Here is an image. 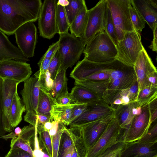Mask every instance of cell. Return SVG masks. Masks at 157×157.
Masks as SVG:
<instances>
[{
  "mask_svg": "<svg viewBox=\"0 0 157 157\" xmlns=\"http://www.w3.org/2000/svg\"><path fill=\"white\" fill-rule=\"evenodd\" d=\"M129 8L131 19L135 29L141 33L145 27L146 22L131 1Z\"/></svg>",
  "mask_w": 157,
  "mask_h": 157,
  "instance_id": "obj_37",
  "label": "cell"
},
{
  "mask_svg": "<svg viewBox=\"0 0 157 157\" xmlns=\"http://www.w3.org/2000/svg\"><path fill=\"white\" fill-rule=\"evenodd\" d=\"M87 104H78L75 106L72 112L70 119V123L78 118L85 112L87 108Z\"/></svg>",
  "mask_w": 157,
  "mask_h": 157,
  "instance_id": "obj_46",
  "label": "cell"
},
{
  "mask_svg": "<svg viewBox=\"0 0 157 157\" xmlns=\"http://www.w3.org/2000/svg\"><path fill=\"white\" fill-rule=\"evenodd\" d=\"M65 125L59 122L57 131L53 136L51 137L52 141V157H57L59 146L62 134L65 128Z\"/></svg>",
  "mask_w": 157,
  "mask_h": 157,
  "instance_id": "obj_41",
  "label": "cell"
},
{
  "mask_svg": "<svg viewBox=\"0 0 157 157\" xmlns=\"http://www.w3.org/2000/svg\"><path fill=\"white\" fill-rule=\"evenodd\" d=\"M41 0H0V30L8 36L24 24L37 19Z\"/></svg>",
  "mask_w": 157,
  "mask_h": 157,
  "instance_id": "obj_1",
  "label": "cell"
},
{
  "mask_svg": "<svg viewBox=\"0 0 157 157\" xmlns=\"http://www.w3.org/2000/svg\"><path fill=\"white\" fill-rule=\"evenodd\" d=\"M60 66V59L58 50L51 59L48 69L53 80L59 72Z\"/></svg>",
  "mask_w": 157,
  "mask_h": 157,
  "instance_id": "obj_43",
  "label": "cell"
},
{
  "mask_svg": "<svg viewBox=\"0 0 157 157\" xmlns=\"http://www.w3.org/2000/svg\"><path fill=\"white\" fill-rule=\"evenodd\" d=\"M114 110L102 99L87 104L86 110L71 122V127L80 126L88 123L105 118L114 113Z\"/></svg>",
  "mask_w": 157,
  "mask_h": 157,
  "instance_id": "obj_13",
  "label": "cell"
},
{
  "mask_svg": "<svg viewBox=\"0 0 157 157\" xmlns=\"http://www.w3.org/2000/svg\"><path fill=\"white\" fill-rule=\"evenodd\" d=\"M70 128L73 133V143L63 157H86L88 151L83 140L82 127L73 126Z\"/></svg>",
  "mask_w": 157,
  "mask_h": 157,
  "instance_id": "obj_22",
  "label": "cell"
},
{
  "mask_svg": "<svg viewBox=\"0 0 157 157\" xmlns=\"http://www.w3.org/2000/svg\"><path fill=\"white\" fill-rule=\"evenodd\" d=\"M133 68L137 78L139 93L150 85L148 81V76L157 72L156 67L144 48L140 52Z\"/></svg>",
  "mask_w": 157,
  "mask_h": 157,
  "instance_id": "obj_14",
  "label": "cell"
},
{
  "mask_svg": "<svg viewBox=\"0 0 157 157\" xmlns=\"http://www.w3.org/2000/svg\"><path fill=\"white\" fill-rule=\"evenodd\" d=\"M141 39L140 33L135 29L126 33L116 46L117 54L116 59L125 65L133 67L144 48Z\"/></svg>",
  "mask_w": 157,
  "mask_h": 157,
  "instance_id": "obj_5",
  "label": "cell"
},
{
  "mask_svg": "<svg viewBox=\"0 0 157 157\" xmlns=\"http://www.w3.org/2000/svg\"><path fill=\"white\" fill-rule=\"evenodd\" d=\"M67 70L64 69L59 71L54 80L53 87L49 94L54 101L56 98L59 94L68 90Z\"/></svg>",
  "mask_w": 157,
  "mask_h": 157,
  "instance_id": "obj_31",
  "label": "cell"
},
{
  "mask_svg": "<svg viewBox=\"0 0 157 157\" xmlns=\"http://www.w3.org/2000/svg\"><path fill=\"white\" fill-rule=\"evenodd\" d=\"M59 125V122L56 121L53 126L48 131L51 137L54 135L56 133Z\"/></svg>",
  "mask_w": 157,
  "mask_h": 157,
  "instance_id": "obj_56",
  "label": "cell"
},
{
  "mask_svg": "<svg viewBox=\"0 0 157 157\" xmlns=\"http://www.w3.org/2000/svg\"><path fill=\"white\" fill-rule=\"evenodd\" d=\"M77 104L53 105L50 111L52 120L56 121L61 122L65 125H69L72 110Z\"/></svg>",
  "mask_w": 157,
  "mask_h": 157,
  "instance_id": "obj_25",
  "label": "cell"
},
{
  "mask_svg": "<svg viewBox=\"0 0 157 157\" xmlns=\"http://www.w3.org/2000/svg\"><path fill=\"white\" fill-rule=\"evenodd\" d=\"M34 77L38 78L40 89L49 94L53 87L54 80L51 78L48 71L47 70L43 74Z\"/></svg>",
  "mask_w": 157,
  "mask_h": 157,
  "instance_id": "obj_40",
  "label": "cell"
},
{
  "mask_svg": "<svg viewBox=\"0 0 157 157\" xmlns=\"http://www.w3.org/2000/svg\"><path fill=\"white\" fill-rule=\"evenodd\" d=\"M104 31L116 46L118 40L116 36L111 13L108 5L105 16Z\"/></svg>",
  "mask_w": 157,
  "mask_h": 157,
  "instance_id": "obj_39",
  "label": "cell"
},
{
  "mask_svg": "<svg viewBox=\"0 0 157 157\" xmlns=\"http://www.w3.org/2000/svg\"><path fill=\"white\" fill-rule=\"evenodd\" d=\"M157 72L152 73L148 77V81L150 85L157 86Z\"/></svg>",
  "mask_w": 157,
  "mask_h": 157,
  "instance_id": "obj_55",
  "label": "cell"
},
{
  "mask_svg": "<svg viewBox=\"0 0 157 157\" xmlns=\"http://www.w3.org/2000/svg\"><path fill=\"white\" fill-rule=\"evenodd\" d=\"M3 80L0 78V137L7 134L4 128L2 106V93Z\"/></svg>",
  "mask_w": 157,
  "mask_h": 157,
  "instance_id": "obj_50",
  "label": "cell"
},
{
  "mask_svg": "<svg viewBox=\"0 0 157 157\" xmlns=\"http://www.w3.org/2000/svg\"><path fill=\"white\" fill-rule=\"evenodd\" d=\"M14 132L17 135L19 136L21 132V129L19 127H17L15 129Z\"/></svg>",
  "mask_w": 157,
  "mask_h": 157,
  "instance_id": "obj_61",
  "label": "cell"
},
{
  "mask_svg": "<svg viewBox=\"0 0 157 157\" xmlns=\"http://www.w3.org/2000/svg\"><path fill=\"white\" fill-rule=\"evenodd\" d=\"M137 107L136 101H130L127 104L119 105L114 110V117L122 131L125 129L131 123L135 116L132 114V109Z\"/></svg>",
  "mask_w": 157,
  "mask_h": 157,
  "instance_id": "obj_23",
  "label": "cell"
},
{
  "mask_svg": "<svg viewBox=\"0 0 157 157\" xmlns=\"http://www.w3.org/2000/svg\"><path fill=\"white\" fill-rule=\"evenodd\" d=\"M131 1L153 31L157 27V0H131Z\"/></svg>",
  "mask_w": 157,
  "mask_h": 157,
  "instance_id": "obj_19",
  "label": "cell"
},
{
  "mask_svg": "<svg viewBox=\"0 0 157 157\" xmlns=\"http://www.w3.org/2000/svg\"><path fill=\"white\" fill-rule=\"evenodd\" d=\"M121 98L122 102V105H126L130 102V100L127 95L121 96Z\"/></svg>",
  "mask_w": 157,
  "mask_h": 157,
  "instance_id": "obj_60",
  "label": "cell"
},
{
  "mask_svg": "<svg viewBox=\"0 0 157 157\" xmlns=\"http://www.w3.org/2000/svg\"><path fill=\"white\" fill-rule=\"evenodd\" d=\"M43 157H50L49 155L47 153L44 151V155Z\"/></svg>",
  "mask_w": 157,
  "mask_h": 157,
  "instance_id": "obj_62",
  "label": "cell"
},
{
  "mask_svg": "<svg viewBox=\"0 0 157 157\" xmlns=\"http://www.w3.org/2000/svg\"><path fill=\"white\" fill-rule=\"evenodd\" d=\"M56 122L55 121H52L45 123L43 125L44 129L48 131L53 126Z\"/></svg>",
  "mask_w": 157,
  "mask_h": 157,
  "instance_id": "obj_57",
  "label": "cell"
},
{
  "mask_svg": "<svg viewBox=\"0 0 157 157\" xmlns=\"http://www.w3.org/2000/svg\"><path fill=\"white\" fill-rule=\"evenodd\" d=\"M114 116V113L105 118L92 121L81 126L84 142L88 151L101 135L107 124Z\"/></svg>",
  "mask_w": 157,
  "mask_h": 157,
  "instance_id": "obj_16",
  "label": "cell"
},
{
  "mask_svg": "<svg viewBox=\"0 0 157 157\" xmlns=\"http://www.w3.org/2000/svg\"><path fill=\"white\" fill-rule=\"evenodd\" d=\"M107 7V0H101L94 6L88 10L85 29L82 36L80 38L84 46L97 34L104 31Z\"/></svg>",
  "mask_w": 157,
  "mask_h": 157,
  "instance_id": "obj_6",
  "label": "cell"
},
{
  "mask_svg": "<svg viewBox=\"0 0 157 157\" xmlns=\"http://www.w3.org/2000/svg\"><path fill=\"white\" fill-rule=\"evenodd\" d=\"M4 59H12L25 62L29 61L21 50L13 45L5 34L0 30V61Z\"/></svg>",
  "mask_w": 157,
  "mask_h": 157,
  "instance_id": "obj_21",
  "label": "cell"
},
{
  "mask_svg": "<svg viewBox=\"0 0 157 157\" xmlns=\"http://www.w3.org/2000/svg\"><path fill=\"white\" fill-rule=\"evenodd\" d=\"M35 127L29 124L24 126L21 132L16 138L11 140L10 147L19 148L33 154L34 148Z\"/></svg>",
  "mask_w": 157,
  "mask_h": 157,
  "instance_id": "obj_20",
  "label": "cell"
},
{
  "mask_svg": "<svg viewBox=\"0 0 157 157\" xmlns=\"http://www.w3.org/2000/svg\"><path fill=\"white\" fill-rule=\"evenodd\" d=\"M157 98V86L150 85L139 92L135 101L141 108L150 104Z\"/></svg>",
  "mask_w": 157,
  "mask_h": 157,
  "instance_id": "obj_30",
  "label": "cell"
},
{
  "mask_svg": "<svg viewBox=\"0 0 157 157\" xmlns=\"http://www.w3.org/2000/svg\"><path fill=\"white\" fill-rule=\"evenodd\" d=\"M142 108L141 113L135 116L130 124L121 135L119 141L125 143L137 141L144 136L151 124L149 104Z\"/></svg>",
  "mask_w": 157,
  "mask_h": 157,
  "instance_id": "obj_7",
  "label": "cell"
},
{
  "mask_svg": "<svg viewBox=\"0 0 157 157\" xmlns=\"http://www.w3.org/2000/svg\"><path fill=\"white\" fill-rule=\"evenodd\" d=\"M57 4L63 7L67 6L69 4V0H59L57 1Z\"/></svg>",
  "mask_w": 157,
  "mask_h": 157,
  "instance_id": "obj_59",
  "label": "cell"
},
{
  "mask_svg": "<svg viewBox=\"0 0 157 157\" xmlns=\"http://www.w3.org/2000/svg\"><path fill=\"white\" fill-rule=\"evenodd\" d=\"M0 157H1L0 156Z\"/></svg>",
  "mask_w": 157,
  "mask_h": 157,
  "instance_id": "obj_64",
  "label": "cell"
},
{
  "mask_svg": "<svg viewBox=\"0 0 157 157\" xmlns=\"http://www.w3.org/2000/svg\"><path fill=\"white\" fill-rule=\"evenodd\" d=\"M151 113L150 122L151 124L154 121L157 120V109H155L152 112L151 111Z\"/></svg>",
  "mask_w": 157,
  "mask_h": 157,
  "instance_id": "obj_58",
  "label": "cell"
},
{
  "mask_svg": "<svg viewBox=\"0 0 157 157\" xmlns=\"http://www.w3.org/2000/svg\"><path fill=\"white\" fill-rule=\"evenodd\" d=\"M84 59L96 63H106L116 60V46L105 31L98 33L86 44Z\"/></svg>",
  "mask_w": 157,
  "mask_h": 157,
  "instance_id": "obj_2",
  "label": "cell"
},
{
  "mask_svg": "<svg viewBox=\"0 0 157 157\" xmlns=\"http://www.w3.org/2000/svg\"><path fill=\"white\" fill-rule=\"evenodd\" d=\"M34 139V148L33 152V157H43L44 151L42 148L40 147L38 137V133L36 127Z\"/></svg>",
  "mask_w": 157,
  "mask_h": 157,
  "instance_id": "obj_51",
  "label": "cell"
},
{
  "mask_svg": "<svg viewBox=\"0 0 157 157\" xmlns=\"http://www.w3.org/2000/svg\"><path fill=\"white\" fill-rule=\"evenodd\" d=\"M71 95L74 103H89L94 102L101 98L87 88L76 85L72 89Z\"/></svg>",
  "mask_w": 157,
  "mask_h": 157,
  "instance_id": "obj_24",
  "label": "cell"
},
{
  "mask_svg": "<svg viewBox=\"0 0 157 157\" xmlns=\"http://www.w3.org/2000/svg\"><path fill=\"white\" fill-rule=\"evenodd\" d=\"M88 10L86 6L82 9L71 24L69 28L71 34L81 38L84 33L87 22Z\"/></svg>",
  "mask_w": 157,
  "mask_h": 157,
  "instance_id": "obj_26",
  "label": "cell"
},
{
  "mask_svg": "<svg viewBox=\"0 0 157 157\" xmlns=\"http://www.w3.org/2000/svg\"><path fill=\"white\" fill-rule=\"evenodd\" d=\"M5 157H33V156L20 148L12 147Z\"/></svg>",
  "mask_w": 157,
  "mask_h": 157,
  "instance_id": "obj_47",
  "label": "cell"
},
{
  "mask_svg": "<svg viewBox=\"0 0 157 157\" xmlns=\"http://www.w3.org/2000/svg\"><path fill=\"white\" fill-rule=\"evenodd\" d=\"M154 157H157V156H154Z\"/></svg>",
  "mask_w": 157,
  "mask_h": 157,
  "instance_id": "obj_63",
  "label": "cell"
},
{
  "mask_svg": "<svg viewBox=\"0 0 157 157\" xmlns=\"http://www.w3.org/2000/svg\"><path fill=\"white\" fill-rule=\"evenodd\" d=\"M107 2L119 41L123 39L126 33L135 29L130 13L131 0H107Z\"/></svg>",
  "mask_w": 157,
  "mask_h": 157,
  "instance_id": "obj_3",
  "label": "cell"
},
{
  "mask_svg": "<svg viewBox=\"0 0 157 157\" xmlns=\"http://www.w3.org/2000/svg\"><path fill=\"white\" fill-rule=\"evenodd\" d=\"M23 89L20 92L26 113L36 112L40 87L38 78L30 77L24 82Z\"/></svg>",
  "mask_w": 157,
  "mask_h": 157,
  "instance_id": "obj_17",
  "label": "cell"
},
{
  "mask_svg": "<svg viewBox=\"0 0 157 157\" xmlns=\"http://www.w3.org/2000/svg\"><path fill=\"white\" fill-rule=\"evenodd\" d=\"M51 59L41 57L37 63L39 69L34 74V76L36 77L44 73L48 69Z\"/></svg>",
  "mask_w": 157,
  "mask_h": 157,
  "instance_id": "obj_49",
  "label": "cell"
},
{
  "mask_svg": "<svg viewBox=\"0 0 157 157\" xmlns=\"http://www.w3.org/2000/svg\"><path fill=\"white\" fill-rule=\"evenodd\" d=\"M25 111V106L17 92L13 97L10 112V121L13 128L21 122L22 115Z\"/></svg>",
  "mask_w": 157,
  "mask_h": 157,
  "instance_id": "obj_28",
  "label": "cell"
},
{
  "mask_svg": "<svg viewBox=\"0 0 157 157\" xmlns=\"http://www.w3.org/2000/svg\"><path fill=\"white\" fill-rule=\"evenodd\" d=\"M109 79L104 81L90 80H75V84L84 86L92 91L100 98L102 99L107 89Z\"/></svg>",
  "mask_w": 157,
  "mask_h": 157,
  "instance_id": "obj_29",
  "label": "cell"
},
{
  "mask_svg": "<svg viewBox=\"0 0 157 157\" xmlns=\"http://www.w3.org/2000/svg\"><path fill=\"white\" fill-rule=\"evenodd\" d=\"M123 63L117 60L106 63H96L84 59L77 63L70 74V77L75 80H82L86 77L100 71L109 72L115 70Z\"/></svg>",
  "mask_w": 157,
  "mask_h": 157,
  "instance_id": "obj_12",
  "label": "cell"
},
{
  "mask_svg": "<svg viewBox=\"0 0 157 157\" xmlns=\"http://www.w3.org/2000/svg\"><path fill=\"white\" fill-rule=\"evenodd\" d=\"M55 104L53 99L49 94L40 89L37 112L38 113L51 116L52 106Z\"/></svg>",
  "mask_w": 157,
  "mask_h": 157,
  "instance_id": "obj_32",
  "label": "cell"
},
{
  "mask_svg": "<svg viewBox=\"0 0 157 157\" xmlns=\"http://www.w3.org/2000/svg\"><path fill=\"white\" fill-rule=\"evenodd\" d=\"M157 156V141L150 143L137 140L126 143L118 157H154Z\"/></svg>",
  "mask_w": 157,
  "mask_h": 157,
  "instance_id": "obj_18",
  "label": "cell"
},
{
  "mask_svg": "<svg viewBox=\"0 0 157 157\" xmlns=\"http://www.w3.org/2000/svg\"><path fill=\"white\" fill-rule=\"evenodd\" d=\"M38 134H39L40 141L47 153L50 157H52V141L48 131L45 130L42 124L36 125Z\"/></svg>",
  "mask_w": 157,
  "mask_h": 157,
  "instance_id": "obj_36",
  "label": "cell"
},
{
  "mask_svg": "<svg viewBox=\"0 0 157 157\" xmlns=\"http://www.w3.org/2000/svg\"><path fill=\"white\" fill-rule=\"evenodd\" d=\"M25 121L35 126L38 124L43 125L47 122L53 121L51 116H47L36 112L26 113L24 117Z\"/></svg>",
  "mask_w": 157,
  "mask_h": 157,
  "instance_id": "obj_38",
  "label": "cell"
},
{
  "mask_svg": "<svg viewBox=\"0 0 157 157\" xmlns=\"http://www.w3.org/2000/svg\"><path fill=\"white\" fill-rule=\"evenodd\" d=\"M137 141L144 143H150L157 141V120L151 124L146 134Z\"/></svg>",
  "mask_w": 157,
  "mask_h": 157,
  "instance_id": "obj_42",
  "label": "cell"
},
{
  "mask_svg": "<svg viewBox=\"0 0 157 157\" xmlns=\"http://www.w3.org/2000/svg\"><path fill=\"white\" fill-rule=\"evenodd\" d=\"M153 32V38L151 44L148 47L153 51H157V27L155 28Z\"/></svg>",
  "mask_w": 157,
  "mask_h": 157,
  "instance_id": "obj_54",
  "label": "cell"
},
{
  "mask_svg": "<svg viewBox=\"0 0 157 157\" xmlns=\"http://www.w3.org/2000/svg\"><path fill=\"white\" fill-rule=\"evenodd\" d=\"M55 104L61 105L74 103L68 90L62 92L57 96L55 99Z\"/></svg>",
  "mask_w": 157,
  "mask_h": 157,
  "instance_id": "obj_45",
  "label": "cell"
},
{
  "mask_svg": "<svg viewBox=\"0 0 157 157\" xmlns=\"http://www.w3.org/2000/svg\"><path fill=\"white\" fill-rule=\"evenodd\" d=\"M73 141V135L71 128H65L61 135L57 157H63L72 144Z\"/></svg>",
  "mask_w": 157,
  "mask_h": 157,
  "instance_id": "obj_34",
  "label": "cell"
},
{
  "mask_svg": "<svg viewBox=\"0 0 157 157\" xmlns=\"http://www.w3.org/2000/svg\"><path fill=\"white\" fill-rule=\"evenodd\" d=\"M59 42L58 41L50 45L45 53L42 58L51 59L58 50Z\"/></svg>",
  "mask_w": 157,
  "mask_h": 157,
  "instance_id": "obj_52",
  "label": "cell"
},
{
  "mask_svg": "<svg viewBox=\"0 0 157 157\" xmlns=\"http://www.w3.org/2000/svg\"><path fill=\"white\" fill-rule=\"evenodd\" d=\"M128 96L130 101H135L138 93V85L137 81L130 88L127 89Z\"/></svg>",
  "mask_w": 157,
  "mask_h": 157,
  "instance_id": "obj_53",
  "label": "cell"
},
{
  "mask_svg": "<svg viewBox=\"0 0 157 157\" xmlns=\"http://www.w3.org/2000/svg\"><path fill=\"white\" fill-rule=\"evenodd\" d=\"M2 80V106L4 127L7 134L14 129L10 124V112L13 97L17 92V86L19 83L8 79Z\"/></svg>",
  "mask_w": 157,
  "mask_h": 157,
  "instance_id": "obj_15",
  "label": "cell"
},
{
  "mask_svg": "<svg viewBox=\"0 0 157 157\" xmlns=\"http://www.w3.org/2000/svg\"><path fill=\"white\" fill-rule=\"evenodd\" d=\"M32 73L30 64L12 59L0 61V78L8 79L20 83L30 77Z\"/></svg>",
  "mask_w": 157,
  "mask_h": 157,
  "instance_id": "obj_10",
  "label": "cell"
},
{
  "mask_svg": "<svg viewBox=\"0 0 157 157\" xmlns=\"http://www.w3.org/2000/svg\"><path fill=\"white\" fill-rule=\"evenodd\" d=\"M57 0H45L39 14L38 28L40 36L50 39L57 33L56 22Z\"/></svg>",
  "mask_w": 157,
  "mask_h": 157,
  "instance_id": "obj_8",
  "label": "cell"
},
{
  "mask_svg": "<svg viewBox=\"0 0 157 157\" xmlns=\"http://www.w3.org/2000/svg\"><path fill=\"white\" fill-rule=\"evenodd\" d=\"M58 51L60 59L59 71L72 67L79 60L85 46L80 38L68 32L59 35Z\"/></svg>",
  "mask_w": 157,
  "mask_h": 157,
  "instance_id": "obj_4",
  "label": "cell"
},
{
  "mask_svg": "<svg viewBox=\"0 0 157 157\" xmlns=\"http://www.w3.org/2000/svg\"><path fill=\"white\" fill-rule=\"evenodd\" d=\"M137 81L136 74L133 69L123 77L109 80L106 90L120 91L126 89L131 87Z\"/></svg>",
  "mask_w": 157,
  "mask_h": 157,
  "instance_id": "obj_27",
  "label": "cell"
},
{
  "mask_svg": "<svg viewBox=\"0 0 157 157\" xmlns=\"http://www.w3.org/2000/svg\"><path fill=\"white\" fill-rule=\"evenodd\" d=\"M19 48L27 58L33 57L37 40V30L33 22H27L15 32Z\"/></svg>",
  "mask_w": 157,
  "mask_h": 157,
  "instance_id": "obj_11",
  "label": "cell"
},
{
  "mask_svg": "<svg viewBox=\"0 0 157 157\" xmlns=\"http://www.w3.org/2000/svg\"><path fill=\"white\" fill-rule=\"evenodd\" d=\"M126 143L119 141L107 149L98 157H118L119 153L124 147Z\"/></svg>",
  "mask_w": 157,
  "mask_h": 157,
  "instance_id": "obj_44",
  "label": "cell"
},
{
  "mask_svg": "<svg viewBox=\"0 0 157 157\" xmlns=\"http://www.w3.org/2000/svg\"><path fill=\"white\" fill-rule=\"evenodd\" d=\"M121 132L118 121L114 116L95 144L88 151L86 157H99L119 141Z\"/></svg>",
  "mask_w": 157,
  "mask_h": 157,
  "instance_id": "obj_9",
  "label": "cell"
},
{
  "mask_svg": "<svg viewBox=\"0 0 157 157\" xmlns=\"http://www.w3.org/2000/svg\"><path fill=\"white\" fill-rule=\"evenodd\" d=\"M56 22L57 33L60 35L68 32L70 24L64 7L57 4Z\"/></svg>",
  "mask_w": 157,
  "mask_h": 157,
  "instance_id": "obj_33",
  "label": "cell"
},
{
  "mask_svg": "<svg viewBox=\"0 0 157 157\" xmlns=\"http://www.w3.org/2000/svg\"><path fill=\"white\" fill-rule=\"evenodd\" d=\"M110 75V72L106 71H100L88 76L83 80L104 81L109 79Z\"/></svg>",
  "mask_w": 157,
  "mask_h": 157,
  "instance_id": "obj_48",
  "label": "cell"
},
{
  "mask_svg": "<svg viewBox=\"0 0 157 157\" xmlns=\"http://www.w3.org/2000/svg\"><path fill=\"white\" fill-rule=\"evenodd\" d=\"M69 5L64 8L71 25L79 11L86 5L84 0H69Z\"/></svg>",
  "mask_w": 157,
  "mask_h": 157,
  "instance_id": "obj_35",
  "label": "cell"
}]
</instances>
